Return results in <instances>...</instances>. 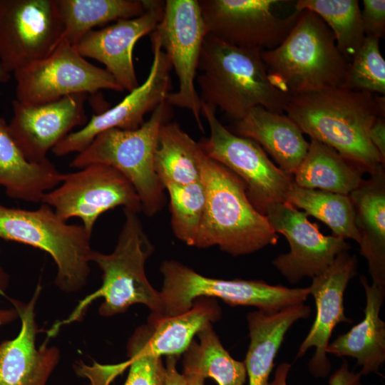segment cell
Masks as SVG:
<instances>
[{
	"label": "cell",
	"mask_w": 385,
	"mask_h": 385,
	"mask_svg": "<svg viewBox=\"0 0 385 385\" xmlns=\"http://www.w3.org/2000/svg\"><path fill=\"white\" fill-rule=\"evenodd\" d=\"M201 113L209 125L210 136L198 142L200 148L242 181L255 207L265 215L271 205L287 202L293 177L273 163L255 141L226 128L215 108L202 103Z\"/></svg>",
	"instance_id": "9c48e42d"
},
{
	"label": "cell",
	"mask_w": 385,
	"mask_h": 385,
	"mask_svg": "<svg viewBox=\"0 0 385 385\" xmlns=\"http://www.w3.org/2000/svg\"><path fill=\"white\" fill-rule=\"evenodd\" d=\"M380 39L365 36L356 53L348 63L343 87L373 94H385V61Z\"/></svg>",
	"instance_id": "836d02e7"
},
{
	"label": "cell",
	"mask_w": 385,
	"mask_h": 385,
	"mask_svg": "<svg viewBox=\"0 0 385 385\" xmlns=\"http://www.w3.org/2000/svg\"><path fill=\"white\" fill-rule=\"evenodd\" d=\"M163 284L160 292L161 312L158 317H173L188 311L200 297L219 298L230 306H253L275 312L304 303L309 289L272 285L262 280H225L207 277L175 260L162 263Z\"/></svg>",
	"instance_id": "ba28073f"
},
{
	"label": "cell",
	"mask_w": 385,
	"mask_h": 385,
	"mask_svg": "<svg viewBox=\"0 0 385 385\" xmlns=\"http://www.w3.org/2000/svg\"><path fill=\"white\" fill-rule=\"evenodd\" d=\"M91 235L83 225L67 224L46 204L34 210L0 204V238L50 255L57 267L54 283L64 292H79L88 282Z\"/></svg>",
	"instance_id": "8992f818"
},
{
	"label": "cell",
	"mask_w": 385,
	"mask_h": 385,
	"mask_svg": "<svg viewBox=\"0 0 385 385\" xmlns=\"http://www.w3.org/2000/svg\"><path fill=\"white\" fill-rule=\"evenodd\" d=\"M235 132L258 143L281 170L292 176L309 146L299 128L287 115L261 106L253 108L242 119L236 121Z\"/></svg>",
	"instance_id": "7402d4cb"
},
{
	"label": "cell",
	"mask_w": 385,
	"mask_h": 385,
	"mask_svg": "<svg viewBox=\"0 0 385 385\" xmlns=\"http://www.w3.org/2000/svg\"><path fill=\"white\" fill-rule=\"evenodd\" d=\"M349 195L354 210L360 252L372 284L385 289V171L381 165Z\"/></svg>",
	"instance_id": "44dd1931"
},
{
	"label": "cell",
	"mask_w": 385,
	"mask_h": 385,
	"mask_svg": "<svg viewBox=\"0 0 385 385\" xmlns=\"http://www.w3.org/2000/svg\"><path fill=\"white\" fill-rule=\"evenodd\" d=\"M361 19L365 36L384 38L385 34V1L364 0Z\"/></svg>",
	"instance_id": "d590c367"
},
{
	"label": "cell",
	"mask_w": 385,
	"mask_h": 385,
	"mask_svg": "<svg viewBox=\"0 0 385 385\" xmlns=\"http://www.w3.org/2000/svg\"><path fill=\"white\" fill-rule=\"evenodd\" d=\"M10 77V74L6 73L0 66V82L6 81Z\"/></svg>",
	"instance_id": "7bdbcfd3"
},
{
	"label": "cell",
	"mask_w": 385,
	"mask_h": 385,
	"mask_svg": "<svg viewBox=\"0 0 385 385\" xmlns=\"http://www.w3.org/2000/svg\"><path fill=\"white\" fill-rule=\"evenodd\" d=\"M63 31L57 0H0V66L10 74L46 57Z\"/></svg>",
	"instance_id": "4fadbf2b"
},
{
	"label": "cell",
	"mask_w": 385,
	"mask_h": 385,
	"mask_svg": "<svg viewBox=\"0 0 385 385\" xmlns=\"http://www.w3.org/2000/svg\"><path fill=\"white\" fill-rule=\"evenodd\" d=\"M65 175L49 160L28 161L0 116V185L9 197L41 202L43 195L58 186Z\"/></svg>",
	"instance_id": "d4e9b609"
},
{
	"label": "cell",
	"mask_w": 385,
	"mask_h": 385,
	"mask_svg": "<svg viewBox=\"0 0 385 385\" xmlns=\"http://www.w3.org/2000/svg\"><path fill=\"white\" fill-rule=\"evenodd\" d=\"M164 8L165 1L151 0L143 14L93 29L74 47L83 57L102 63L123 91L131 92L140 85L133 61L134 46L156 29L163 19Z\"/></svg>",
	"instance_id": "d6986e66"
},
{
	"label": "cell",
	"mask_w": 385,
	"mask_h": 385,
	"mask_svg": "<svg viewBox=\"0 0 385 385\" xmlns=\"http://www.w3.org/2000/svg\"><path fill=\"white\" fill-rule=\"evenodd\" d=\"M88 95L73 94L55 101L30 105L14 100L10 133L25 158L34 163L47 160L46 154L78 126L88 121L85 109Z\"/></svg>",
	"instance_id": "e0dca14e"
},
{
	"label": "cell",
	"mask_w": 385,
	"mask_h": 385,
	"mask_svg": "<svg viewBox=\"0 0 385 385\" xmlns=\"http://www.w3.org/2000/svg\"><path fill=\"white\" fill-rule=\"evenodd\" d=\"M16 98L20 103L37 105L63 97L100 90L121 92L123 89L105 68L94 66L75 47L61 41L46 57L14 73Z\"/></svg>",
	"instance_id": "30bf717a"
},
{
	"label": "cell",
	"mask_w": 385,
	"mask_h": 385,
	"mask_svg": "<svg viewBox=\"0 0 385 385\" xmlns=\"http://www.w3.org/2000/svg\"><path fill=\"white\" fill-rule=\"evenodd\" d=\"M295 10L317 14L332 31L337 46L349 63L365 38L357 0H299Z\"/></svg>",
	"instance_id": "1f68e13d"
},
{
	"label": "cell",
	"mask_w": 385,
	"mask_h": 385,
	"mask_svg": "<svg viewBox=\"0 0 385 385\" xmlns=\"http://www.w3.org/2000/svg\"><path fill=\"white\" fill-rule=\"evenodd\" d=\"M311 314L304 303L290 306L275 312L256 310L247 316L249 337L248 350L243 361L249 385H271L269 381L274 359L292 325Z\"/></svg>",
	"instance_id": "603a6c76"
},
{
	"label": "cell",
	"mask_w": 385,
	"mask_h": 385,
	"mask_svg": "<svg viewBox=\"0 0 385 385\" xmlns=\"http://www.w3.org/2000/svg\"><path fill=\"white\" fill-rule=\"evenodd\" d=\"M201 15L210 35L244 48L270 50L289 34L300 11L282 18L273 12L278 0H199Z\"/></svg>",
	"instance_id": "5bb4252c"
},
{
	"label": "cell",
	"mask_w": 385,
	"mask_h": 385,
	"mask_svg": "<svg viewBox=\"0 0 385 385\" xmlns=\"http://www.w3.org/2000/svg\"><path fill=\"white\" fill-rule=\"evenodd\" d=\"M171 106L160 103L149 119L135 130L111 128L98 135L70 163L77 169L93 164L111 166L131 183L143 211L153 216L164 206L163 186L154 168V154L161 126L169 117Z\"/></svg>",
	"instance_id": "52a82bcc"
},
{
	"label": "cell",
	"mask_w": 385,
	"mask_h": 385,
	"mask_svg": "<svg viewBox=\"0 0 385 385\" xmlns=\"http://www.w3.org/2000/svg\"><path fill=\"white\" fill-rule=\"evenodd\" d=\"M178 358L175 356H167L163 385H188L184 374L177 370Z\"/></svg>",
	"instance_id": "f35d334b"
},
{
	"label": "cell",
	"mask_w": 385,
	"mask_h": 385,
	"mask_svg": "<svg viewBox=\"0 0 385 385\" xmlns=\"http://www.w3.org/2000/svg\"><path fill=\"white\" fill-rule=\"evenodd\" d=\"M185 376L188 385H205V379L203 377L191 373L183 374Z\"/></svg>",
	"instance_id": "b9f144b4"
},
{
	"label": "cell",
	"mask_w": 385,
	"mask_h": 385,
	"mask_svg": "<svg viewBox=\"0 0 385 385\" xmlns=\"http://www.w3.org/2000/svg\"><path fill=\"white\" fill-rule=\"evenodd\" d=\"M178 78L179 86L166 102L185 108L203 131L202 102L195 87L200 53L207 30L197 0H166L164 15L153 31Z\"/></svg>",
	"instance_id": "7c38bea8"
},
{
	"label": "cell",
	"mask_w": 385,
	"mask_h": 385,
	"mask_svg": "<svg viewBox=\"0 0 385 385\" xmlns=\"http://www.w3.org/2000/svg\"><path fill=\"white\" fill-rule=\"evenodd\" d=\"M261 53L207 35L196 77L202 103L220 108L236 121L257 106L284 113L291 96L271 78Z\"/></svg>",
	"instance_id": "7a4b0ae2"
},
{
	"label": "cell",
	"mask_w": 385,
	"mask_h": 385,
	"mask_svg": "<svg viewBox=\"0 0 385 385\" xmlns=\"http://www.w3.org/2000/svg\"><path fill=\"white\" fill-rule=\"evenodd\" d=\"M41 202L50 206L64 221L80 218L90 234L98 217L109 210L123 206L138 213L143 211L128 180L114 168L103 164L66 174L61 185L46 192Z\"/></svg>",
	"instance_id": "8fae6325"
},
{
	"label": "cell",
	"mask_w": 385,
	"mask_h": 385,
	"mask_svg": "<svg viewBox=\"0 0 385 385\" xmlns=\"http://www.w3.org/2000/svg\"><path fill=\"white\" fill-rule=\"evenodd\" d=\"M184 352L183 374L212 378L218 385H243L247 373L244 362L234 359L225 349L210 323L196 334Z\"/></svg>",
	"instance_id": "f546056e"
},
{
	"label": "cell",
	"mask_w": 385,
	"mask_h": 385,
	"mask_svg": "<svg viewBox=\"0 0 385 385\" xmlns=\"http://www.w3.org/2000/svg\"><path fill=\"white\" fill-rule=\"evenodd\" d=\"M366 306L363 319L348 332L338 336L329 344L326 352L337 356H351L361 366L359 374L378 373L385 361V323L379 312L385 297V289L369 284L361 276Z\"/></svg>",
	"instance_id": "cb8c5ba5"
},
{
	"label": "cell",
	"mask_w": 385,
	"mask_h": 385,
	"mask_svg": "<svg viewBox=\"0 0 385 385\" xmlns=\"http://www.w3.org/2000/svg\"><path fill=\"white\" fill-rule=\"evenodd\" d=\"M63 24L61 41L72 46L95 26L137 17L151 0H57Z\"/></svg>",
	"instance_id": "f1b7e54d"
},
{
	"label": "cell",
	"mask_w": 385,
	"mask_h": 385,
	"mask_svg": "<svg viewBox=\"0 0 385 385\" xmlns=\"http://www.w3.org/2000/svg\"><path fill=\"white\" fill-rule=\"evenodd\" d=\"M9 284V275L0 265V294L6 296V291Z\"/></svg>",
	"instance_id": "60d3db41"
},
{
	"label": "cell",
	"mask_w": 385,
	"mask_h": 385,
	"mask_svg": "<svg viewBox=\"0 0 385 385\" xmlns=\"http://www.w3.org/2000/svg\"><path fill=\"white\" fill-rule=\"evenodd\" d=\"M125 222L114 251L103 254L93 250L91 262L102 270V285L81 300L70 316L52 325L46 331V338L56 335L59 329L71 322L81 321L88 307L98 298L104 299L98 313L112 317L125 312L130 306L142 304L151 314L161 312L160 292L155 289L147 279L145 264L153 251L145 233L138 212L124 209Z\"/></svg>",
	"instance_id": "277c9868"
},
{
	"label": "cell",
	"mask_w": 385,
	"mask_h": 385,
	"mask_svg": "<svg viewBox=\"0 0 385 385\" xmlns=\"http://www.w3.org/2000/svg\"><path fill=\"white\" fill-rule=\"evenodd\" d=\"M19 319L17 311L14 308H0V329Z\"/></svg>",
	"instance_id": "ab89813d"
},
{
	"label": "cell",
	"mask_w": 385,
	"mask_h": 385,
	"mask_svg": "<svg viewBox=\"0 0 385 385\" xmlns=\"http://www.w3.org/2000/svg\"><path fill=\"white\" fill-rule=\"evenodd\" d=\"M357 273V260L348 251L338 255L332 264L322 273L314 277L309 287L316 304V317L302 342L297 358L315 348L308 364L309 372L315 377H324L331 370L326 349L334 327L340 322H352L346 317L344 294L349 280Z\"/></svg>",
	"instance_id": "ac0fdd59"
},
{
	"label": "cell",
	"mask_w": 385,
	"mask_h": 385,
	"mask_svg": "<svg viewBox=\"0 0 385 385\" xmlns=\"http://www.w3.org/2000/svg\"><path fill=\"white\" fill-rule=\"evenodd\" d=\"M201 152L199 143L177 122H165L160 129L154 154L155 171L163 188L201 180Z\"/></svg>",
	"instance_id": "83f0119b"
},
{
	"label": "cell",
	"mask_w": 385,
	"mask_h": 385,
	"mask_svg": "<svg viewBox=\"0 0 385 385\" xmlns=\"http://www.w3.org/2000/svg\"><path fill=\"white\" fill-rule=\"evenodd\" d=\"M200 165L206 202L194 247L217 245L240 256L276 245L277 234L267 217L250 202L242 181L202 150Z\"/></svg>",
	"instance_id": "3957f363"
},
{
	"label": "cell",
	"mask_w": 385,
	"mask_h": 385,
	"mask_svg": "<svg viewBox=\"0 0 385 385\" xmlns=\"http://www.w3.org/2000/svg\"><path fill=\"white\" fill-rule=\"evenodd\" d=\"M369 138L385 162V120L378 117L371 124L368 132Z\"/></svg>",
	"instance_id": "74e56055"
},
{
	"label": "cell",
	"mask_w": 385,
	"mask_h": 385,
	"mask_svg": "<svg viewBox=\"0 0 385 385\" xmlns=\"http://www.w3.org/2000/svg\"><path fill=\"white\" fill-rule=\"evenodd\" d=\"M261 56L271 78L290 96L344 82L348 62L331 29L309 10L301 11L284 40Z\"/></svg>",
	"instance_id": "5b68a950"
},
{
	"label": "cell",
	"mask_w": 385,
	"mask_h": 385,
	"mask_svg": "<svg viewBox=\"0 0 385 385\" xmlns=\"http://www.w3.org/2000/svg\"><path fill=\"white\" fill-rule=\"evenodd\" d=\"M146 340L145 324L138 327L129 338L126 364L130 369L123 385H163L165 366L161 356L150 351Z\"/></svg>",
	"instance_id": "e575fe53"
},
{
	"label": "cell",
	"mask_w": 385,
	"mask_h": 385,
	"mask_svg": "<svg viewBox=\"0 0 385 385\" xmlns=\"http://www.w3.org/2000/svg\"><path fill=\"white\" fill-rule=\"evenodd\" d=\"M164 188L170 196L171 224L175 235L186 245L194 246L206 202L202 180L187 185L168 184Z\"/></svg>",
	"instance_id": "d6a6232c"
},
{
	"label": "cell",
	"mask_w": 385,
	"mask_h": 385,
	"mask_svg": "<svg viewBox=\"0 0 385 385\" xmlns=\"http://www.w3.org/2000/svg\"><path fill=\"white\" fill-rule=\"evenodd\" d=\"M153 62L145 81L129 92L120 103L110 109L93 115L82 128L71 132L51 150L61 157L83 150L100 133L111 129L135 130L144 122V116L166 101L171 90L170 60L162 49L160 39L151 33Z\"/></svg>",
	"instance_id": "9a60e30c"
},
{
	"label": "cell",
	"mask_w": 385,
	"mask_h": 385,
	"mask_svg": "<svg viewBox=\"0 0 385 385\" xmlns=\"http://www.w3.org/2000/svg\"><path fill=\"white\" fill-rule=\"evenodd\" d=\"M364 173L332 148L311 139L293 180L304 188L349 195L363 181Z\"/></svg>",
	"instance_id": "4316f807"
},
{
	"label": "cell",
	"mask_w": 385,
	"mask_h": 385,
	"mask_svg": "<svg viewBox=\"0 0 385 385\" xmlns=\"http://www.w3.org/2000/svg\"><path fill=\"white\" fill-rule=\"evenodd\" d=\"M291 365L288 363L280 364L274 373V378L271 385H287V379ZM329 385H364L361 376L349 370L346 360L344 359L340 367L330 376Z\"/></svg>",
	"instance_id": "8d00e7d4"
},
{
	"label": "cell",
	"mask_w": 385,
	"mask_h": 385,
	"mask_svg": "<svg viewBox=\"0 0 385 385\" xmlns=\"http://www.w3.org/2000/svg\"><path fill=\"white\" fill-rule=\"evenodd\" d=\"M221 317V309L214 298L196 299L187 312L173 317L150 315L146 324L147 346L158 356L179 357L188 348L195 335Z\"/></svg>",
	"instance_id": "484cf974"
},
{
	"label": "cell",
	"mask_w": 385,
	"mask_h": 385,
	"mask_svg": "<svg viewBox=\"0 0 385 385\" xmlns=\"http://www.w3.org/2000/svg\"><path fill=\"white\" fill-rule=\"evenodd\" d=\"M287 202L324 222L334 236L359 242L354 210L349 195L307 189L293 183Z\"/></svg>",
	"instance_id": "4dcf8cb0"
},
{
	"label": "cell",
	"mask_w": 385,
	"mask_h": 385,
	"mask_svg": "<svg viewBox=\"0 0 385 385\" xmlns=\"http://www.w3.org/2000/svg\"><path fill=\"white\" fill-rule=\"evenodd\" d=\"M265 215L276 233L289 242V252L277 256L272 264L292 284L322 273L338 255L350 249L345 240L322 234L305 212L287 202L271 205Z\"/></svg>",
	"instance_id": "2e32d148"
},
{
	"label": "cell",
	"mask_w": 385,
	"mask_h": 385,
	"mask_svg": "<svg viewBox=\"0 0 385 385\" xmlns=\"http://www.w3.org/2000/svg\"><path fill=\"white\" fill-rule=\"evenodd\" d=\"M284 112L311 139L335 150L364 172L384 166L368 132L385 114L384 96L343 86L291 96Z\"/></svg>",
	"instance_id": "6da1fadb"
},
{
	"label": "cell",
	"mask_w": 385,
	"mask_h": 385,
	"mask_svg": "<svg viewBox=\"0 0 385 385\" xmlns=\"http://www.w3.org/2000/svg\"><path fill=\"white\" fill-rule=\"evenodd\" d=\"M41 289L38 283L27 302L6 297L18 312L21 328L15 338L0 344V385H46L60 361L57 346L46 341L38 347L36 344L35 309Z\"/></svg>",
	"instance_id": "ffe728a7"
}]
</instances>
